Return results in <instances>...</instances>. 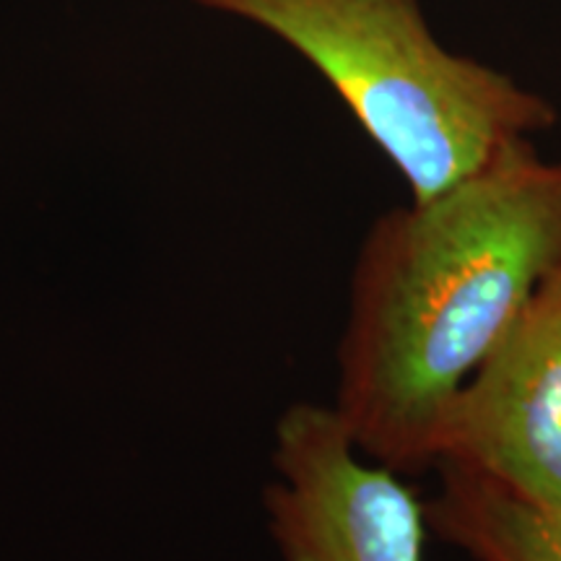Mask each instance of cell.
<instances>
[{
	"instance_id": "cell-2",
	"label": "cell",
	"mask_w": 561,
	"mask_h": 561,
	"mask_svg": "<svg viewBox=\"0 0 561 561\" xmlns=\"http://www.w3.org/2000/svg\"><path fill=\"white\" fill-rule=\"evenodd\" d=\"M305 55L380 146L416 203L553 128L557 107L439 45L421 0H198Z\"/></svg>"
},
{
	"instance_id": "cell-3",
	"label": "cell",
	"mask_w": 561,
	"mask_h": 561,
	"mask_svg": "<svg viewBox=\"0 0 561 561\" xmlns=\"http://www.w3.org/2000/svg\"><path fill=\"white\" fill-rule=\"evenodd\" d=\"M273 462L265 507L284 561H424V502L356 450L333 409L291 405Z\"/></svg>"
},
{
	"instance_id": "cell-1",
	"label": "cell",
	"mask_w": 561,
	"mask_h": 561,
	"mask_svg": "<svg viewBox=\"0 0 561 561\" xmlns=\"http://www.w3.org/2000/svg\"><path fill=\"white\" fill-rule=\"evenodd\" d=\"M561 263V161L523 140L371 224L351 271L333 411L364 458L437 466L442 421Z\"/></svg>"
},
{
	"instance_id": "cell-5",
	"label": "cell",
	"mask_w": 561,
	"mask_h": 561,
	"mask_svg": "<svg viewBox=\"0 0 561 561\" xmlns=\"http://www.w3.org/2000/svg\"><path fill=\"white\" fill-rule=\"evenodd\" d=\"M426 530L473 561H561V510L538 507L486 476L437 466Z\"/></svg>"
},
{
	"instance_id": "cell-4",
	"label": "cell",
	"mask_w": 561,
	"mask_h": 561,
	"mask_svg": "<svg viewBox=\"0 0 561 561\" xmlns=\"http://www.w3.org/2000/svg\"><path fill=\"white\" fill-rule=\"evenodd\" d=\"M437 466H460L561 510V263L455 396Z\"/></svg>"
}]
</instances>
